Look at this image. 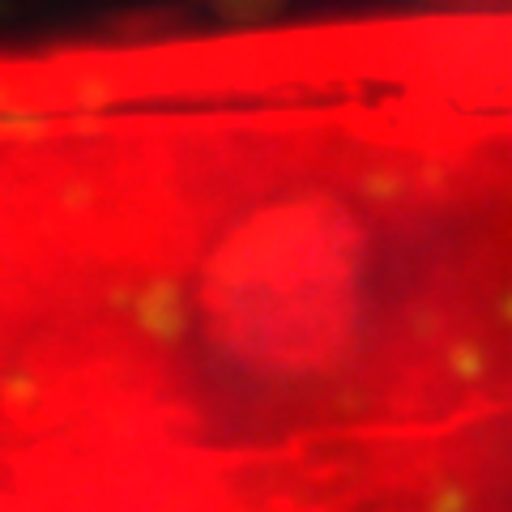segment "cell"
Here are the masks:
<instances>
[{
    "label": "cell",
    "instance_id": "1",
    "mask_svg": "<svg viewBox=\"0 0 512 512\" xmlns=\"http://www.w3.org/2000/svg\"><path fill=\"white\" fill-rule=\"evenodd\" d=\"M372 308L376 239L342 192L320 184L248 205L197 269L201 342L252 393L342 380Z\"/></svg>",
    "mask_w": 512,
    "mask_h": 512
}]
</instances>
